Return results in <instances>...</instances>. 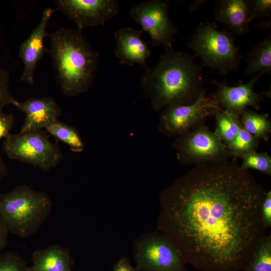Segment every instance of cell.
<instances>
[{"label":"cell","mask_w":271,"mask_h":271,"mask_svg":"<svg viewBox=\"0 0 271 271\" xmlns=\"http://www.w3.org/2000/svg\"><path fill=\"white\" fill-rule=\"evenodd\" d=\"M8 174L7 167L0 156V184L3 178Z\"/></svg>","instance_id":"obj_32"},{"label":"cell","mask_w":271,"mask_h":271,"mask_svg":"<svg viewBox=\"0 0 271 271\" xmlns=\"http://www.w3.org/2000/svg\"><path fill=\"white\" fill-rule=\"evenodd\" d=\"M9 232L0 219V251L7 245Z\"/></svg>","instance_id":"obj_31"},{"label":"cell","mask_w":271,"mask_h":271,"mask_svg":"<svg viewBox=\"0 0 271 271\" xmlns=\"http://www.w3.org/2000/svg\"><path fill=\"white\" fill-rule=\"evenodd\" d=\"M243 271H271V235L260 240Z\"/></svg>","instance_id":"obj_22"},{"label":"cell","mask_w":271,"mask_h":271,"mask_svg":"<svg viewBox=\"0 0 271 271\" xmlns=\"http://www.w3.org/2000/svg\"><path fill=\"white\" fill-rule=\"evenodd\" d=\"M235 35L209 21L200 23L194 29L187 46L195 57H199L202 65L225 75L237 70L243 57L235 44Z\"/></svg>","instance_id":"obj_5"},{"label":"cell","mask_w":271,"mask_h":271,"mask_svg":"<svg viewBox=\"0 0 271 271\" xmlns=\"http://www.w3.org/2000/svg\"><path fill=\"white\" fill-rule=\"evenodd\" d=\"M30 271H71L74 261L69 250L52 245L33 252Z\"/></svg>","instance_id":"obj_17"},{"label":"cell","mask_w":271,"mask_h":271,"mask_svg":"<svg viewBox=\"0 0 271 271\" xmlns=\"http://www.w3.org/2000/svg\"><path fill=\"white\" fill-rule=\"evenodd\" d=\"M45 129L58 140L68 145L72 152L80 153L84 150L83 141L77 130L72 126L57 120Z\"/></svg>","instance_id":"obj_21"},{"label":"cell","mask_w":271,"mask_h":271,"mask_svg":"<svg viewBox=\"0 0 271 271\" xmlns=\"http://www.w3.org/2000/svg\"><path fill=\"white\" fill-rule=\"evenodd\" d=\"M57 10L74 22L78 29L103 25L116 16L119 5L115 0H56Z\"/></svg>","instance_id":"obj_11"},{"label":"cell","mask_w":271,"mask_h":271,"mask_svg":"<svg viewBox=\"0 0 271 271\" xmlns=\"http://www.w3.org/2000/svg\"><path fill=\"white\" fill-rule=\"evenodd\" d=\"M143 32L142 30L126 27L114 33L115 55L121 64L130 66L138 64L144 69L148 67L146 60L151 56V52L148 44L142 39Z\"/></svg>","instance_id":"obj_15"},{"label":"cell","mask_w":271,"mask_h":271,"mask_svg":"<svg viewBox=\"0 0 271 271\" xmlns=\"http://www.w3.org/2000/svg\"><path fill=\"white\" fill-rule=\"evenodd\" d=\"M3 150L10 159L32 165L45 171L56 167L63 158L59 145L50 141L42 130L11 133L5 139Z\"/></svg>","instance_id":"obj_7"},{"label":"cell","mask_w":271,"mask_h":271,"mask_svg":"<svg viewBox=\"0 0 271 271\" xmlns=\"http://www.w3.org/2000/svg\"><path fill=\"white\" fill-rule=\"evenodd\" d=\"M112 271H137L129 263V260L125 257L120 258L114 265Z\"/></svg>","instance_id":"obj_30"},{"label":"cell","mask_w":271,"mask_h":271,"mask_svg":"<svg viewBox=\"0 0 271 271\" xmlns=\"http://www.w3.org/2000/svg\"><path fill=\"white\" fill-rule=\"evenodd\" d=\"M205 0H196L191 3L189 10L191 12H194L198 10L201 5L205 2Z\"/></svg>","instance_id":"obj_33"},{"label":"cell","mask_w":271,"mask_h":271,"mask_svg":"<svg viewBox=\"0 0 271 271\" xmlns=\"http://www.w3.org/2000/svg\"><path fill=\"white\" fill-rule=\"evenodd\" d=\"M53 13L51 8L44 11L39 24L20 47L19 54L24 64L21 80L30 85L34 83L37 63L45 53L49 52L44 44V39L47 34V25Z\"/></svg>","instance_id":"obj_13"},{"label":"cell","mask_w":271,"mask_h":271,"mask_svg":"<svg viewBox=\"0 0 271 271\" xmlns=\"http://www.w3.org/2000/svg\"><path fill=\"white\" fill-rule=\"evenodd\" d=\"M240 166L244 170L254 169L267 175H271V157L266 153L252 152L242 157Z\"/></svg>","instance_id":"obj_24"},{"label":"cell","mask_w":271,"mask_h":271,"mask_svg":"<svg viewBox=\"0 0 271 271\" xmlns=\"http://www.w3.org/2000/svg\"><path fill=\"white\" fill-rule=\"evenodd\" d=\"M137 271H189L175 244L162 232H147L134 242Z\"/></svg>","instance_id":"obj_6"},{"label":"cell","mask_w":271,"mask_h":271,"mask_svg":"<svg viewBox=\"0 0 271 271\" xmlns=\"http://www.w3.org/2000/svg\"><path fill=\"white\" fill-rule=\"evenodd\" d=\"M10 75L5 70L0 67V111L8 105L15 107L19 101L12 95L9 89Z\"/></svg>","instance_id":"obj_27"},{"label":"cell","mask_w":271,"mask_h":271,"mask_svg":"<svg viewBox=\"0 0 271 271\" xmlns=\"http://www.w3.org/2000/svg\"><path fill=\"white\" fill-rule=\"evenodd\" d=\"M48 36L51 42L48 52L63 94L74 96L88 91L93 82L99 54L79 29L61 27Z\"/></svg>","instance_id":"obj_3"},{"label":"cell","mask_w":271,"mask_h":271,"mask_svg":"<svg viewBox=\"0 0 271 271\" xmlns=\"http://www.w3.org/2000/svg\"><path fill=\"white\" fill-rule=\"evenodd\" d=\"M241 126L259 140L267 141L271 133V121L266 114L244 110L239 116Z\"/></svg>","instance_id":"obj_19"},{"label":"cell","mask_w":271,"mask_h":271,"mask_svg":"<svg viewBox=\"0 0 271 271\" xmlns=\"http://www.w3.org/2000/svg\"><path fill=\"white\" fill-rule=\"evenodd\" d=\"M168 0H150L131 8L132 19L150 36L153 47L162 45L165 50L173 49L177 29L170 19Z\"/></svg>","instance_id":"obj_10"},{"label":"cell","mask_w":271,"mask_h":271,"mask_svg":"<svg viewBox=\"0 0 271 271\" xmlns=\"http://www.w3.org/2000/svg\"><path fill=\"white\" fill-rule=\"evenodd\" d=\"M257 19H259L257 27L264 30L270 28V0H253L250 15V22Z\"/></svg>","instance_id":"obj_25"},{"label":"cell","mask_w":271,"mask_h":271,"mask_svg":"<svg viewBox=\"0 0 271 271\" xmlns=\"http://www.w3.org/2000/svg\"><path fill=\"white\" fill-rule=\"evenodd\" d=\"M14 121L15 117L12 113L0 111V140L7 138L11 134Z\"/></svg>","instance_id":"obj_28"},{"label":"cell","mask_w":271,"mask_h":271,"mask_svg":"<svg viewBox=\"0 0 271 271\" xmlns=\"http://www.w3.org/2000/svg\"><path fill=\"white\" fill-rule=\"evenodd\" d=\"M215 115L216 127L214 132L227 147L238 133L240 127L239 117L222 108Z\"/></svg>","instance_id":"obj_20"},{"label":"cell","mask_w":271,"mask_h":271,"mask_svg":"<svg viewBox=\"0 0 271 271\" xmlns=\"http://www.w3.org/2000/svg\"><path fill=\"white\" fill-rule=\"evenodd\" d=\"M26 115L19 133L36 131L45 128L51 123L58 120L62 109L53 98L45 96L30 98L19 102L16 106Z\"/></svg>","instance_id":"obj_14"},{"label":"cell","mask_w":271,"mask_h":271,"mask_svg":"<svg viewBox=\"0 0 271 271\" xmlns=\"http://www.w3.org/2000/svg\"><path fill=\"white\" fill-rule=\"evenodd\" d=\"M253 0H217L214 8L215 20L234 35L243 36L249 31Z\"/></svg>","instance_id":"obj_16"},{"label":"cell","mask_w":271,"mask_h":271,"mask_svg":"<svg viewBox=\"0 0 271 271\" xmlns=\"http://www.w3.org/2000/svg\"><path fill=\"white\" fill-rule=\"evenodd\" d=\"M266 192L235 162L196 166L160 194L158 229L196 269L239 271L265 235Z\"/></svg>","instance_id":"obj_1"},{"label":"cell","mask_w":271,"mask_h":271,"mask_svg":"<svg viewBox=\"0 0 271 271\" xmlns=\"http://www.w3.org/2000/svg\"><path fill=\"white\" fill-rule=\"evenodd\" d=\"M221 109L214 94L207 95L204 89L197 99L189 104H174L164 108L159 128L168 136H179Z\"/></svg>","instance_id":"obj_9"},{"label":"cell","mask_w":271,"mask_h":271,"mask_svg":"<svg viewBox=\"0 0 271 271\" xmlns=\"http://www.w3.org/2000/svg\"><path fill=\"white\" fill-rule=\"evenodd\" d=\"M195 57L175 51L165 50L157 64L144 69L141 85L156 111L174 104L194 102L203 87V66Z\"/></svg>","instance_id":"obj_2"},{"label":"cell","mask_w":271,"mask_h":271,"mask_svg":"<svg viewBox=\"0 0 271 271\" xmlns=\"http://www.w3.org/2000/svg\"><path fill=\"white\" fill-rule=\"evenodd\" d=\"M244 75L249 76L259 72L270 74L271 34L267 35L250 51L246 58Z\"/></svg>","instance_id":"obj_18"},{"label":"cell","mask_w":271,"mask_h":271,"mask_svg":"<svg viewBox=\"0 0 271 271\" xmlns=\"http://www.w3.org/2000/svg\"><path fill=\"white\" fill-rule=\"evenodd\" d=\"M52 209L50 197L21 184L0 194V219L9 233L27 237L36 232L49 217Z\"/></svg>","instance_id":"obj_4"},{"label":"cell","mask_w":271,"mask_h":271,"mask_svg":"<svg viewBox=\"0 0 271 271\" xmlns=\"http://www.w3.org/2000/svg\"><path fill=\"white\" fill-rule=\"evenodd\" d=\"M263 74V72H259L253 74L247 83H244L240 80L234 86H228L225 82L219 83L213 81L212 83L217 87V92L214 95L221 108L238 117L247 107L259 109L260 103L266 93H256L254 90V85Z\"/></svg>","instance_id":"obj_12"},{"label":"cell","mask_w":271,"mask_h":271,"mask_svg":"<svg viewBox=\"0 0 271 271\" xmlns=\"http://www.w3.org/2000/svg\"><path fill=\"white\" fill-rule=\"evenodd\" d=\"M0 271H30L27 261L19 254L7 251L0 254Z\"/></svg>","instance_id":"obj_26"},{"label":"cell","mask_w":271,"mask_h":271,"mask_svg":"<svg viewBox=\"0 0 271 271\" xmlns=\"http://www.w3.org/2000/svg\"><path fill=\"white\" fill-rule=\"evenodd\" d=\"M173 146L178 160L185 164L218 163L230 156L227 146L203 124L178 136Z\"/></svg>","instance_id":"obj_8"},{"label":"cell","mask_w":271,"mask_h":271,"mask_svg":"<svg viewBox=\"0 0 271 271\" xmlns=\"http://www.w3.org/2000/svg\"><path fill=\"white\" fill-rule=\"evenodd\" d=\"M260 141V140L246 131L240 125L236 138L227 147L230 156L242 158L248 153L255 152Z\"/></svg>","instance_id":"obj_23"},{"label":"cell","mask_w":271,"mask_h":271,"mask_svg":"<svg viewBox=\"0 0 271 271\" xmlns=\"http://www.w3.org/2000/svg\"><path fill=\"white\" fill-rule=\"evenodd\" d=\"M261 213L264 227L267 229L271 226V191H267L262 201Z\"/></svg>","instance_id":"obj_29"}]
</instances>
